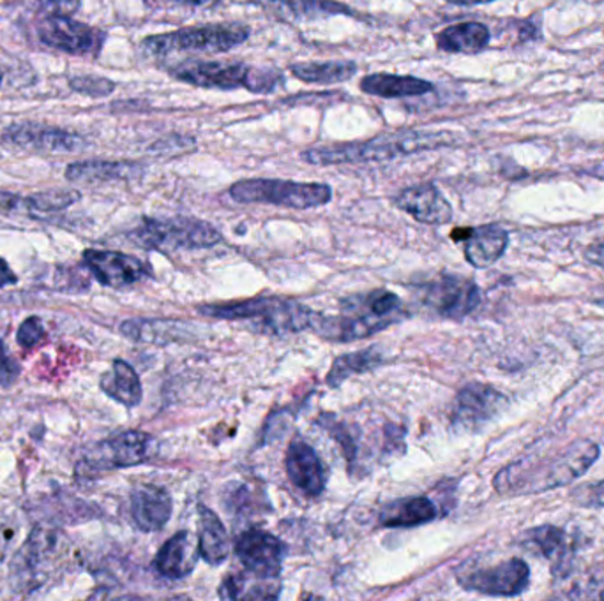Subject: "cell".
I'll list each match as a JSON object with an SVG mask.
<instances>
[{
  "instance_id": "32",
  "label": "cell",
  "mask_w": 604,
  "mask_h": 601,
  "mask_svg": "<svg viewBox=\"0 0 604 601\" xmlns=\"http://www.w3.org/2000/svg\"><path fill=\"white\" fill-rule=\"evenodd\" d=\"M278 579H262L252 571L232 575L221 586L220 597L226 600H275L280 597Z\"/></svg>"
},
{
  "instance_id": "19",
  "label": "cell",
  "mask_w": 604,
  "mask_h": 601,
  "mask_svg": "<svg viewBox=\"0 0 604 601\" xmlns=\"http://www.w3.org/2000/svg\"><path fill=\"white\" fill-rule=\"evenodd\" d=\"M453 238L463 241L465 258L476 269H486L497 263L509 244L508 232L497 224H486L479 228L454 229Z\"/></svg>"
},
{
  "instance_id": "37",
  "label": "cell",
  "mask_w": 604,
  "mask_h": 601,
  "mask_svg": "<svg viewBox=\"0 0 604 601\" xmlns=\"http://www.w3.org/2000/svg\"><path fill=\"white\" fill-rule=\"evenodd\" d=\"M69 89L88 97H108L114 94L115 83L108 78L96 76V74H80L68 80Z\"/></svg>"
},
{
  "instance_id": "41",
  "label": "cell",
  "mask_w": 604,
  "mask_h": 601,
  "mask_svg": "<svg viewBox=\"0 0 604 601\" xmlns=\"http://www.w3.org/2000/svg\"><path fill=\"white\" fill-rule=\"evenodd\" d=\"M43 10L54 16H71L80 10V0H39Z\"/></svg>"
},
{
  "instance_id": "43",
  "label": "cell",
  "mask_w": 604,
  "mask_h": 601,
  "mask_svg": "<svg viewBox=\"0 0 604 601\" xmlns=\"http://www.w3.org/2000/svg\"><path fill=\"white\" fill-rule=\"evenodd\" d=\"M27 212V198L0 189V212Z\"/></svg>"
},
{
  "instance_id": "11",
  "label": "cell",
  "mask_w": 604,
  "mask_h": 601,
  "mask_svg": "<svg viewBox=\"0 0 604 601\" xmlns=\"http://www.w3.org/2000/svg\"><path fill=\"white\" fill-rule=\"evenodd\" d=\"M37 36L50 48L74 55V57H97L103 50L106 34L88 23L77 22L71 16L48 14L37 27Z\"/></svg>"
},
{
  "instance_id": "46",
  "label": "cell",
  "mask_w": 604,
  "mask_h": 601,
  "mask_svg": "<svg viewBox=\"0 0 604 601\" xmlns=\"http://www.w3.org/2000/svg\"><path fill=\"white\" fill-rule=\"evenodd\" d=\"M449 4L454 5H479V4H490L495 0H445Z\"/></svg>"
},
{
  "instance_id": "6",
  "label": "cell",
  "mask_w": 604,
  "mask_h": 601,
  "mask_svg": "<svg viewBox=\"0 0 604 601\" xmlns=\"http://www.w3.org/2000/svg\"><path fill=\"white\" fill-rule=\"evenodd\" d=\"M252 31L241 23H209L200 27H186L175 33L156 34L140 43L143 54L149 57H169L181 51H204L224 54L247 42Z\"/></svg>"
},
{
  "instance_id": "9",
  "label": "cell",
  "mask_w": 604,
  "mask_h": 601,
  "mask_svg": "<svg viewBox=\"0 0 604 601\" xmlns=\"http://www.w3.org/2000/svg\"><path fill=\"white\" fill-rule=\"evenodd\" d=\"M156 453L158 443L154 437L140 431H126L89 448L77 466V476L89 479L105 471L143 464Z\"/></svg>"
},
{
  "instance_id": "7",
  "label": "cell",
  "mask_w": 604,
  "mask_h": 601,
  "mask_svg": "<svg viewBox=\"0 0 604 601\" xmlns=\"http://www.w3.org/2000/svg\"><path fill=\"white\" fill-rule=\"evenodd\" d=\"M230 198L237 203H266L284 209L307 210L333 200L327 184L292 182L278 178H249L230 187Z\"/></svg>"
},
{
  "instance_id": "26",
  "label": "cell",
  "mask_w": 604,
  "mask_h": 601,
  "mask_svg": "<svg viewBox=\"0 0 604 601\" xmlns=\"http://www.w3.org/2000/svg\"><path fill=\"white\" fill-rule=\"evenodd\" d=\"M490 28L479 22L449 25L435 36L437 48L448 54H477L490 43Z\"/></svg>"
},
{
  "instance_id": "45",
  "label": "cell",
  "mask_w": 604,
  "mask_h": 601,
  "mask_svg": "<svg viewBox=\"0 0 604 601\" xmlns=\"http://www.w3.org/2000/svg\"><path fill=\"white\" fill-rule=\"evenodd\" d=\"M585 258L591 261L592 264H600V267H604V244L589 247L585 252Z\"/></svg>"
},
{
  "instance_id": "14",
  "label": "cell",
  "mask_w": 604,
  "mask_h": 601,
  "mask_svg": "<svg viewBox=\"0 0 604 601\" xmlns=\"http://www.w3.org/2000/svg\"><path fill=\"white\" fill-rule=\"evenodd\" d=\"M235 554L247 571L262 579H278L287 556V546L275 534L262 529H249L237 538Z\"/></svg>"
},
{
  "instance_id": "2",
  "label": "cell",
  "mask_w": 604,
  "mask_h": 601,
  "mask_svg": "<svg viewBox=\"0 0 604 601\" xmlns=\"http://www.w3.org/2000/svg\"><path fill=\"white\" fill-rule=\"evenodd\" d=\"M403 318L398 295L376 290L367 295L352 296L341 304L338 316L316 315L313 332L333 342H353L370 338Z\"/></svg>"
},
{
  "instance_id": "8",
  "label": "cell",
  "mask_w": 604,
  "mask_h": 601,
  "mask_svg": "<svg viewBox=\"0 0 604 601\" xmlns=\"http://www.w3.org/2000/svg\"><path fill=\"white\" fill-rule=\"evenodd\" d=\"M131 238L146 249L174 251L216 246L221 241V233L200 219H143L131 233Z\"/></svg>"
},
{
  "instance_id": "33",
  "label": "cell",
  "mask_w": 604,
  "mask_h": 601,
  "mask_svg": "<svg viewBox=\"0 0 604 601\" xmlns=\"http://www.w3.org/2000/svg\"><path fill=\"white\" fill-rule=\"evenodd\" d=\"M290 73L304 83L335 85L344 83L358 73V64L352 60H325V62H299L290 66Z\"/></svg>"
},
{
  "instance_id": "23",
  "label": "cell",
  "mask_w": 604,
  "mask_h": 601,
  "mask_svg": "<svg viewBox=\"0 0 604 601\" xmlns=\"http://www.w3.org/2000/svg\"><path fill=\"white\" fill-rule=\"evenodd\" d=\"M195 565H197V551L193 545V538L186 531L170 538L169 542L161 546L154 559L158 574L170 580L188 577Z\"/></svg>"
},
{
  "instance_id": "16",
  "label": "cell",
  "mask_w": 604,
  "mask_h": 601,
  "mask_svg": "<svg viewBox=\"0 0 604 601\" xmlns=\"http://www.w3.org/2000/svg\"><path fill=\"white\" fill-rule=\"evenodd\" d=\"M2 140L11 145L31 149V151L74 154L85 149V140L77 132L59 128H48L39 123H16L2 134Z\"/></svg>"
},
{
  "instance_id": "21",
  "label": "cell",
  "mask_w": 604,
  "mask_h": 601,
  "mask_svg": "<svg viewBox=\"0 0 604 601\" xmlns=\"http://www.w3.org/2000/svg\"><path fill=\"white\" fill-rule=\"evenodd\" d=\"M172 497L158 485H143L131 496V517L135 526L146 533H154L169 525L172 517Z\"/></svg>"
},
{
  "instance_id": "25",
  "label": "cell",
  "mask_w": 604,
  "mask_h": 601,
  "mask_svg": "<svg viewBox=\"0 0 604 601\" xmlns=\"http://www.w3.org/2000/svg\"><path fill=\"white\" fill-rule=\"evenodd\" d=\"M198 554L209 565L218 566L230 556L229 531L207 506H198Z\"/></svg>"
},
{
  "instance_id": "24",
  "label": "cell",
  "mask_w": 604,
  "mask_h": 601,
  "mask_svg": "<svg viewBox=\"0 0 604 601\" xmlns=\"http://www.w3.org/2000/svg\"><path fill=\"white\" fill-rule=\"evenodd\" d=\"M361 91L368 96L402 99V97L425 96V94L435 91V87H433V83L426 82L421 78L373 73L362 78Z\"/></svg>"
},
{
  "instance_id": "48",
  "label": "cell",
  "mask_w": 604,
  "mask_h": 601,
  "mask_svg": "<svg viewBox=\"0 0 604 601\" xmlns=\"http://www.w3.org/2000/svg\"><path fill=\"white\" fill-rule=\"evenodd\" d=\"M2 80H4V74L0 71V87H2Z\"/></svg>"
},
{
  "instance_id": "4",
  "label": "cell",
  "mask_w": 604,
  "mask_h": 601,
  "mask_svg": "<svg viewBox=\"0 0 604 601\" xmlns=\"http://www.w3.org/2000/svg\"><path fill=\"white\" fill-rule=\"evenodd\" d=\"M170 76L193 87L246 89L253 94H272L283 87L284 76L275 68H258L243 62H220V60H184L170 68Z\"/></svg>"
},
{
  "instance_id": "13",
  "label": "cell",
  "mask_w": 604,
  "mask_h": 601,
  "mask_svg": "<svg viewBox=\"0 0 604 601\" xmlns=\"http://www.w3.org/2000/svg\"><path fill=\"white\" fill-rule=\"evenodd\" d=\"M508 397L483 382H471L456 396L453 424L462 431H479L508 408Z\"/></svg>"
},
{
  "instance_id": "17",
  "label": "cell",
  "mask_w": 604,
  "mask_h": 601,
  "mask_svg": "<svg viewBox=\"0 0 604 601\" xmlns=\"http://www.w3.org/2000/svg\"><path fill=\"white\" fill-rule=\"evenodd\" d=\"M394 205L422 224L440 226L453 221V207L433 184L403 189L394 200Z\"/></svg>"
},
{
  "instance_id": "18",
  "label": "cell",
  "mask_w": 604,
  "mask_h": 601,
  "mask_svg": "<svg viewBox=\"0 0 604 601\" xmlns=\"http://www.w3.org/2000/svg\"><path fill=\"white\" fill-rule=\"evenodd\" d=\"M523 546L532 554L551 561L555 575H568L577 556L578 538L566 533V529L541 526L525 534Z\"/></svg>"
},
{
  "instance_id": "40",
  "label": "cell",
  "mask_w": 604,
  "mask_h": 601,
  "mask_svg": "<svg viewBox=\"0 0 604 601\" xmlns=\"http://www.w3.org/2000/svg\"><path fill=\"white\" fill-rule=\"evenodd\" d=\"M20 365L11 356L4 342H0V388H11L19 381Z\"/></svg>"
},
{
  "instance_id": "15",
  "label": "cell",
  "mask_w": 604,
  "mask_h": 601,
  "mask_svg": "<svg viewBox=\"0 0 604 601\" xmlns=\"http://www.w3.org/2000/svg\"><path fill=\"white\" fill-rule=\"evenodd\" d=\"M83 264L97 279V283L114 290L133 286L151 278V269L142 260L124 252L88 249L83 252Z\"/></svg>"
},
{
  "instance_id": "30",
  "label": "cell",
  "mask_w": 604,
  "mask_h": 601,
  "mask_svg": "<svg viewBox=\"0 0 604 601\" xmlns=\"http://www.w3.org/2000/svg\"><path fill=\"white\" fill-rule=\"evenodd\" d=\"M120 333L129 341L140 344H170L179 341L183 325L170 319H128L120 325Z\"/></svg>"
},
{
  "instance_id": "35",
  "label": "cell",
  "mask_w": 604,
  "mask_h": 601,
  "mask_svg": "<svg viewBox=\"0 0 604 601\" xmlns=\"http://www.w3.org/2000/svg\"><path fill=\"white\" fill-rule=\"evenodd\" d=\"M564 598L569 600H604V563L592 566L572 580Z\"/></svg>"
},
{
  "instance_id": "28",
  "label": "cell",
  "mask_w": 604,
  "mask_h": 601,
  "mask_svg": "<svg viewBox=\"0 0 604 601\" xmlns=\"http://www.w3.org/2000/svg\"><path fill=\"white\" fill-rule=\"evenodd\" d=\"M140 166L126 161H79L69 164L66 168V178L69 182H112V180H126L140 174Z\"/></svg>"
},
{
  "instance_id": "38",
  "label": "cell",
  "mask_w": 604,
  "mask_h": 601,
  "mask_svg": "<svg viewBox=\"0 0 604 601\" xmlns=\"http://www.w3.org/2000/svg\"><path fill=\"white\" fill-rule=\"evenodd\" d=\"M45 338V327H43L42 319L37 316L27 318L20 325L19 333H16V342L25 350L36 346Z\"/></svg>"
},
{
  "instance_id": "47",
  "label": "cell",
  "mask_w": 604,
  "mask_h": 601,
  "mask_svg": "<svg viewBox=\"0 0 604 601\" xmlns=\"http://www.w3.org/2000/svg\"><path fill=\"white\" fill-rule=\"evenodd\" d=\"M592 300H594L597 306L604 307V284L603 286L595 287Z\"/></svg>"
},
{
  "instance_id": "44",
  "label": "cell",
  "mask_w": 604,
  "mask_h": 601,
  "mask_svg": "<svg viewBox=\"0 0 604 601\" xmlns=\"http://www.w3.org/2000/svg\"><path fill=\"white\" fill-rule=\"evenodd\" d=\"M16 281H19L16 273L10 269V264L0 258V287L13 286Z\"/></svg>"
},
{
  "instance_id": "12",
  "label": "cell",
  "mask_w": 604,
  "mask_h": 601,
  "mask_svg": "<svg viewBox=\"0 0 604 601\" xmlns=\"http://www.w3.org/2000/svg\"><path fill=\"white\" fill-rule=\"evenodd\" d=\"M463 589L486 597H520L531 582V568L522 559H509L488 568H477L458 577Z\"/></svg>"
},
{
  "instance_id": "31",
  "label": "cell",
  "mask_w": 604,
  "mask_h": 601,
  "mask_svg": "<svg viewBox=\"0 0 604 601\" xmlns=\"http://www.w3.org/2000/svg\"><path fill=\"white\" fill-rule=\"evenodd\" d=\"M57 533L51 529L39 528L34 529L27 542L23 543L16 561H14V574L34 575L37 569L45 565L46 559L56 552Z\"/></svg>"
},
{
  "instance_id": "5",
  "label": "cell",
  "mask_w": 604,
  "mask_h": 601,
  "mask_svg": "<svg viewBox=\"0 0 604 601\" xmlns=\"http://www.w3.org/2000/svg\"><path fill=\"white\" fill-rule=\"evenodd\" d=\"M198 313L218 319H252L275 333L312 330L316 313L299 302L278 296H257L249 300L198 307Z\"/></svg>"
},
{
  "instance_id": "36",
  "label": "cell",
  "mask_w": 604,
  "mask_h": 601,
  "mask_svg": "<svg viewBox=\"0 0 604 601\" xmlns=\"http://www.w3.org/2000/svg\"><path fill=\"white\" fill-rule=\"evenodd\" d=\"M80 200L77 191H48L27 197L28 214H54Z\"/></svg>"
},
{
  "instance_id": "10",
  "label": "cell",
  "mask_w": 604,
  "mask_h": 601,
  "mask_svg": "<svg viewBox=\"0 0 604 601\" xmlns=\"http://www.w3.org/2000/svg\"><path fill=\"white\" fill-rule=\"evenodd\" d=\"M425 306L445 319H463L481 304V290L471 279L440 275L422 286Z\"/></svg>"
},
{
  "instance_id": "3",
  "label": "cell",
  "mask_w": 604,
  "mask_h": 601,
  "mask_svg": "<svg viewBox=\"0 0 604 601\" xmlns=\"http://www.w3.org/2000/svg\"><path fill=\"white\" fill-rule=\"evenodd\" d=\"M453 134L448 132L398 131L393 134L373 138L364 143H345V145L313 146L302 152L301 160L315 166L347 163H375L393 161L403 155L433 151L440 146L451 145Z\"/></svg>"
},
{
  "instance_id": "34",
  "label": "cell",
  "mask_w": 604,
  "mask_h": 601,
  "mask_svg": "<svg viewBox=\"0 0 604 601\" xmlns=\"http://www.w3.org/2000/svg\"><path fill=\"white\" fill-rule=\"evenodd\" d=\"M381 364H384V356L379 351L373 350V347L338 356L333 367H330L327 385L338 388L352 374L368 373V370L375 369Z\"/></svg>"
},
{
  "instance_id": "39",
  "label": "cell",
  "mask_w": 604,
  "mask_h": 601,
  "mask_svg": "<svg viewBox=\"0 0 604 601\" xmlns=\"http://www.w3.org/2000/svg\"><path fill=\"white\" fill-rule=\"evenodd\" d=\"M572 499L577 505L586 508H604V482L589 483L572 492Z\"/></svg>"
},
{
  "instance_id": "27",
  "label": "cell",
  "mask_w": 604,
  "mask_h": 601,
  "mask_svg": "<svg viewBox=\"0 0 604 601\" xmlns=\"http://www.w3.org/2000/svg\"><path fill=\"white\" fill-rule=\"evenodd\" d=\"M435 503L425 496L405 497L390 503L381 511V525L384 528H416L437 519Z\"/></svg>"
},
{
  "instance_id": "22",
  "label": "cell",
  "mask_w": 604,
  "mask_h": 601,
  "mask_svg": "<svg viewBox=\"0 0 604 601\" xmlns=\"http://www.w3.org/2000/svg\"><path fill=\"white\" fill-rule=\"evenodd\" d=\"M272 19L280 20H315L335 14L353 16V10L348 5L339 4L336 0H252Z\"/></svg>"
},
{
  "instance_id": "42",
  "label": "cell",
  "mask_w": 604,
  "mask_h": 601,
  "mask_svg": "<svg viewBox=\"0 0 604 601\" xmlns=\"http://www.w3.org/2000/svg\"><path fill=\"white\" fill-rule=\"evenodd\" d=\"M220 0H146L152 8H209Z\"/></svg>"
},
{
  "instance_id": "20",
  "label": "cell",
  "mask_w": 604,
  "mask_h": 601,
  "mask_svg": "<svg viewBox=\"0 0 604 601\" xmlns=\"http://www.w3.org/2000/svg\"><path fill=\"white\" fill-rule=\"evenodd\" d=\"M287 473L293 487L306 497L321 496L327 483L321 457L301 439H295L287 451Z\"/></svg>"
},
{
  "instance_id": "1",
  "label": "cell",
  "mask_w": 604,
  "mask_h": 601,
  "mask_svg": "<svg viewBox=\"0 0 604 601\" xmlns=\"http://www.w3.org/2000/svg\"><path fill=\"white\" fill-rule=\"evenodd\" d=\"M600 459V447L591 439L569 443L546 456H528L506 466L495 476L493 487L502 496H526L554 491L577 482Z\"/></svg>"
},
{
  "instance_id": "29",
  "label": "cell",
  "mask_w": 604,
  "mask_h": 601,
  "mask_svg": "<svg viewBox=\"0 0 604 601\" xmlns=\"http://www.w3.org/2000/svg\"><path fill=\"white\" fill-rule=\"evenodd\" d=\"M100 385L106 396L126 408H135L142 402V382L128 362L115 361L112 369L103 374Z\"/></svg>"
}]
</instances>
